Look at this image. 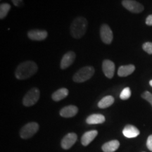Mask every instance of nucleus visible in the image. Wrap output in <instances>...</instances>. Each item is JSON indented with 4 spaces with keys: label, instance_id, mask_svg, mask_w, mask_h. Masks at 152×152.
Instances as JSON below:
<instances>
[{
    "label": "nucleus",
    "instance_id": "1",
    "mask_svg": "<svg viewBox=\"0 0 152 152\" xmlns=\"http://www.w3.org/2000/svg\"><path fill=\"white\" fill-rule=\"evenodd\" d=\"M38 67L33 61H27L20 64L17 67L15 75L18 80L28 79L37 73Z\"/></svg>",
    "mask_w": 152,
    "mask_h": 152
},
{
    "label": "nucleus",
    "instance_id": "2",
    "mask_svg": "<svg viewBox=\"0 0 152 152\" xmlns=\"http://www.w3.org/2000/svg\"><path fill=\"white\" fill-rule=\"evenodd\" d=\"M87 25L88 22L84 17H77L74 19L70 27L72 37L75 39L81 38L86 33Z\"/></svg>",
    "mask_w": 152,
    "mask_h": 152
},
{
    "label": "nucleus",
    "instance_id": "3",
    "mask_svg": "<svg viewBox=\"0 0 152 152\" xmlns=\"http://www.w3.org/2000/svg\"><path fill=\"white\" fill-rule=\"evenodd\" d=\"M94 68L92 66H85L74 74L73 80L75 83H84L90 80L94 74Z\"/></svg>",
    "mask_w": 152,
    "mask_h": 152
},
{
    "label": "nucleus",
    "instance_id": "4",
    "mask_svg": "<svg viewBox=\"0 0 152 152\" xmlns=\"http://www.w3.org/2000/svg\"><path fill=\"white\" fill-rule=\"evenodd\" d=\"M40 96V92L37 88H32L31 90L28 91L25 95L23 99V104L25 106H31L35 104L39 100Z\"/></svg>",
    "mask_w": 152,
    "mask_h": 152
},
{
    "label": "nucleus",
    "instance_id": "5",
    "mask_svg": "<svg viewBox=\"0 0 152 152\" xmlns=\"http://www.w3.org/2000/svg\"><path fill=\"white\" fill-rule=\"evenodd\" d=\"M39 130V125L35 122L28 123L21 128L20 136L23 139H29L32 137Z\"/></svg>",
    "mask_w": 152,
    "mask_h": 152
},
{
    "label": "nucleus",
    "instance_id": "6",
    "mask_svg": "<svg viewBox=\"0 0 152 152\" xmlns=\"http://www.w3.org/2000/svg\"><path fill=\"white\" fill-rule=\"evenodd\" d=\"M122 5L127 10L134 14H139L144 11V6L134 0H123Z\"/></svg>",
    "mask_w": 152,
    "mask_h": 152
},
{
    "label": "nucleus",
    "instance_id": "7",
    "mask_svg": "<svg viewBox=\"0 0 152 152\" xmlns=\"http://www.w3.org/2000/svg\"><path fill=\"white\" fill-rule=\"evenodd\" d=\"M100 37L102 42L106 45H110L113 39V32L108 25L103 24L100 28Z\"/></svg>",
    "mask_w": 152,
    "mask_h": 152
},
{
    "label": "nucleus",
    "instance_id": "8",
    "mask_svg": "<svg viewBox=\"0 0 152 152\" xmlns=\"http://www.w3.org/2000/svg\"><path fill=\"white\" fill-rule=\"evenodd\" d=\"M102 70L106 77L109 79L113 78L114 73H115V64L111 60H104L102 63Z\"/></svg>",
    "mask_w": 152,
    "mask_h": 152
},
{
    "label": "nucleus",
    "instance_id": "9",
    "mask_svg": "<svg viewBox=\"0 0 152 152\" xmlns=\"http://www.w3.org/2000/svg\"><path fill=\"white\" fill-rule=\"evenodd\" d=\"M48 36L46 30H31L28 33V37L31 40L42 41L45 39Z\"/></svg>",
    "mask_w": 152,
    "mask_h": 152
},
{
    "label": "nucleus",
    "instance_id": "10",
    "mask_svg": "<svg viewBox=\"0 0 152 152\" xmlns=\"http://www.w3.org/2000/svg\"><path fill=\"white\" fill-rule=\"evenodd\" d=\"M77 141V134L71 132L64 137L61 140V147L64 149H68L71 148Z\"/></svg>",
    "mask_w": 152,
    "mask_h": 152
},
{
    "label": "nucleus",
    "instance_id": "11",
    "mask_svg": "<svg viewBox=\"0 0 152 152\" xmlns=\"http://www.w3.org/2000/svg\"><path fill=\"white\" fill-rule=\"evenodd\" d=\"M75 58V54L73 52H68L66 53L62 57L61 61L60 66L61 69H66L72 65Z\"/></svg>",
    "mask_w": 152,
    "mask_h": 152
},
{
    "label": "nucleus",
    "instance_id": "12",
    "mask_svg": "<svg viewBox=\"0 0 152 152\" xmlns=\"http://www.w3.org/2000/svg\"><path fill=\"white\" fill-rule=\"evenodd\" d=\"M77 112H78V109L77 106L70 105L63 108L60 111V115L64 118H72L75 116Z\"/></svg>",
    "mask_w": 152,
    "mask_h": 152
},
{
    "label": "nucleus",
    "instance_id": "13",
    "mask_svg": "<svg viewBox=\"0 0 152 152\" xmlns=\"http://www.w3.org/2000/svg\"><path fill=\"white\" fill-rule=\"evenodd\" d=\"M123 134L128 138H134L140 134V130L134 125H128L123 129Z\"/></svg>",
    "mask_w": 152,
    "mask_h": 152
},
{
    "label": "nucleus",
    "instance_id": "14",
    "mask_svg": "<svg viewBox=\"0 0 152 152\" xmlns=\"http://www.w3.org/2000/svg\"><path fill=\"white\" fill-rule=\"evenodd\" d=\"M98 134L96 130H91L85 132L81 138V143L83 146H87L90 144Z\"/></svg>",
    "mask_w": 152,
    "mask_h": 152
},
{
    "label": "nucleus",
    "instance_id": "15",
    "mask_svg": "<svg viewBox=\"0 0 152 152\" xmlns=\"http://www.w3.org/2000/svg\"><path fill=\"white\" fill-rule=\"evenodd\" d=\"M135 70V66L132 64L127 66H121L118 70V75L119 77H127L132 74Z\"/></svg>",
    "mask_w": 152,
    "mask_h": 152
},
{
    "label": "nucleus",
    "instance_id": "16",
    "mask_svg": "<svg viewBox=\"0 0 152 152\" xmlns=\"http://www.w3.org/2000/svg\"><path fill=\"white\" fill-rule=\"evenodd\" d=\"M106 118L102 114H92L88 116L86 119V122L88 124H102L105 122Z\"/></svg>",
    "mask_w": 152,
    "mask_h": 152
},
{
    "label": "nucleus",
    "instance_id": "17",
    "mask_svg": "<svg viewBox=\"0 0 152 152\" xmlns=\"http://www.w3.org/2000/svg\"><path fill=\"white\" fill-rule=\"evenodd\" d=\"M119 146L120 142L118 140H111L102 146V150L104 152H114L118 149Z\"/></svg>",
    "mask_w": 152,
    "mask_h": 152
},
{
    "label": "nucleus",
    "instance_id": "18",
    "mask_svg": "<svg viewBox=\"0 0 152 152\" xmlns=\"http://www.w3.org/2000/svg\"><path fill=\"white\" fill-rule=\"evenodd\" d=\"M68 94V90L66 88H61L59 90H56V92L52 94V99L55 102H59V101L64 99Z\"/></svg>",
    "mask_w": 152,
    "mask_h": 152
},
{
    "label": "nucleus",
    "instance_id": "19",
    "mask_svg": "<svg viewBox=\"0 0 152 152\" xmlns=\"http://www.w3.org/2000/svg\"><path fill=\"white\" fill-rule=\"evenodd\" d=\"M114 103V98L112 96H106L102 98L98 103V106L100 109H106L109 107Z\"/></svg>",
    "mask_w": 152,
    "mask_h": 152
},
{
    "label": "nucleus",
    "instance_id": "20",
    "mask_svg": "<svg viewBox=\"0 0 152 152\" xmlns=\"http://www.w3.org/2000/svg\"><path fill=\"white\" fill-rule=\"evenodd\" d=\"M11 9V5L8 3H3L0 5V18L3 19L7 16Z\"/></svg>",
    "mask_w": 152,
    "mask_h": 152
},
{
    "label": "nucleus",
    "instance_id": "21",
    "mask_svg": "<svg viewBox=\"0 0 152 152\" xmlns=\"http://www.w3.org/2000/svg\"><path fill=\"white\" fill-rule=\"evenodd\" d=\"M131 96V90L129 87H125L123 89L120 94V98L122 100H127Z\"/></svg>",
    "mask_w": 152,
    "mask_h": 152
},
{
    "label": "nucleus",
    "instance_id": "22",
    "mask_svg": "<svg viewBox=\"0 0 152 152\" xmlns=\"http://www.w3.org/2000/svg\"><path fill=\"white\" fill-rule=\"evenodd\" d=\"M142 49L147 54H152V42H145L142 45Z\"/></svg>",
    "mask_w": 152,
    "mask_h": 152
},
{
    "label": "nucleus",
    "instance_id": "23",
    "mask_svg": "<svg viewBox=\"0 0 152 152\" xmlns=\"http://www.w3.org/2000/svg\"><path fill=\"white\" fill-rule=\"evenodd\" d=\"M142 97L144 99L147 100L149 103L151 104V105L152 106V94L150 93L149 92H144L143 94H142Z\"/></svg>",
    "mask_w": 152,
    "mask_h": 152
},
{
    "label": "nucleus",
    "instance_id": "24",
    "mask_svg": "<svg viewBox=\"0 0 152 152\" xmlns=\"http://www.w3.org/2000/svg\"><path fill=\"white\" fill-rule=\"evenodd\" d=\"M147 146L148 149H149L151 151H152V134L151 135H150L147 139Z\"/></svg>",
    "mask_w": 152,
    "mask_h": 152
},
{
    "label": "nucleus",
    "instance_id": "25",
    "mask_svg": "<svg viewBox=\"0 0 152 152\" xmlns=\"http://www.w3.org/2000/svg\"><path fill=\"white\" fill-rule=\"evenodd\" d=\"M14 4L16 6V7H20V6L23 5V0H11Z\"/></svg>",
    "mask_w": 152,
    "mask_h": 152
},
{
    "label": "nucleus",
    "instance_id": "26",
    "mask_svg": "<svg viewBox=\"0 0 152 152\" xmlns=\"http://www.w3.org/2000/svg\"><path fill=\"white\" fill-rule=\"evenodd\" d=\"M146 24L149 26H152V15H149L146 19Z\"/></svg>",
    "mask_w": 152,
    "mask_h": 152
},
{
    "label": "nucleus",
    "instance_id": "27",
    "mask_svg": "<svg viewBox=\"0 0 152 152\" xmlns=\"http://www.w3.org/2000/svg\"><path fill=\"white\" fill-rule=\"evenodd\" d=\"M149 85H151V86L152 87V80H151L149 81Z\"/></svg>",
    "mask_w": 152,
    "mask_h": 152
}]
</instances>
